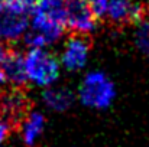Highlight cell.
I'll return each instance as SVG.
<instances>
[{"instance_id": "1", "label": "cell", "mask_w": 149, "mask_h": 147, "mask_svg": "<svg viewBox=\"0 0 149 147\" xmlns=\"http://www.w3.org/2000/svg\"><path fill=\"white\" fill-rule=\"evenodd\" d=\"M32 99L23 87L0 90V118L6 121L12 130H19L22 121L32 111Z\"/></svg>"}, {"instance_id": "2", "label": "cell", "mask_w": 149, "mask_h": 147, "mask_svg": "<svg viewBox=\"0 0 149 147\" xmlns=\"http://www.w3.org/2000/svg\"><path fill=\"white\" fill-rule=\"evenodd\" d=\"M78 97L86 107L101 110L113 102L116 90L113 82L103 72H91L81 82Z\"/></svg>"}, {"instance_id": "3", "label": "cell", "mask_w": 149, "mask_h": 147, "mask_svg": "<svg viewBox=\"0 0 149 147\" xmlns=\"http://www.w3.org/2000/svg\"><path fill=\"white\" fill-rule=\"evenodd\" d=\"M25 66L28 79L39 87H48L59 75V63L54 55L42 48H32L26 58Z\"/></svg>"}, {"instance_id": "4", "label": "cell", "mask_w": 149, "mask_h": 147, "mask_svg": "<svg viewBox=\"0 0 149 147\" xmlns=\"http://www.w3.org/2000/svg\"><path fill=\"white\" fill-rule=\"evenodd\" d=\"M65 23L71 33L90 35L97 26V16L87 0H65Z\"/></svg>"}, {"instance_id": "5", "label": "cell", "mask_w": 149, "mask_h": 147, "mask_svg": "<svg viewBox=\"0 0 149 147\" xmlns=\"http://www.w3.org/2000/svg\"><path fill=\"white\" fill-rule=\"evenodd\" d=\"M146 7L132 0H109L104 14L106 22L111 28H123L129 23H138L146 17Z\"/></svg>"}, {"instance_id": "6", "label": "cell", "mask_w": 149, "mask_h": 147, "mask_svg": "<svg viewBox=\"0 0 149 147\" xmlns=\"http://www.w3.org/2000/svg\"><path fill=\"white\" fill-rule=\"evenodd\" d=\"M91 50V39L90 35H83V33H72L62 52L61 61L62 65L68 71H78L81 69L87 61L88 55Z\"/></svg>"}, {"instance_id": "7", "label": "cell", "mask_w": 149, "mask_h": 147, "mask_svg": "<svg viewBox=\"0 0 149 147\" xmlns=\"http://www.w3.org/2000/svg\"><path fill=\"white\" fill-rule=\"evenodd\" d=\"M29 14L15 12L9 7H1L0 12V39L15 42L20 39L29 28Z\"/></svg>"}, {"instance_id": "8", "label": "cell", "mask_w": 149, "mask_h": 147, "mask_svg": "<svg viewBox=\"0 0 149 147\" xmlns=\"http://www.w3.org/2000/svg\"><path fill=\"white\" fill-rule=\"evenodd\" d=\"M0 69L4 74L6 82H10L12 85L25 87L29 81L25 66V58L16 49H7L3 61L0 62Z\"/></svg>"}, {"instance_id": "9", "label": "cell", "mask_w": 149, "mask_h": 147, "mask_svg": "<svg viewBox=\"0 0 149 147\" xmlns=\"http://www.w3.org/2000/svg\"><path fill=\"white\" fill-rule=\"evenodd\" d=\"M44 127H45V117L41 112L31 111L26 115V118L22 121L20 127H19L23 143L29 144V146L33 144L41 137V134L44 131Z\"/></svg>"}, {"instance_id": "10", "label": "cell", "mask_w": 149, "mask_h": 147, "mask_svg": "<svg viewBox=\"0 0 149 147\" xmlns=\"http://www.w3.org/2000/svg\"><path fill=\"white\" fill-rule=\"evenodd\" d=\"M31 14L65 23V0H36Z\"/></svg>"}, {"instance_id": "11", "label": "cell", "mask_w": 149, "mask_h": 147, "mask_svg": "<svg viewBox=\"0 0 149 147\" xmlns=\"http://www.w3.org/2000/svg\"><path fill=\"white\" fill-rule=\"evenodd\" d=\"M44 101L47 107L54 111H65L74 104V92L70 88H49L44 92Z\"/></svg>"}, {"instance_id": "12", "label": "cell", "mask_w": 149, "mask_h": 147, "mask_svg": "<svg viewBox=\"0 0 149 147\" xmlns=\"http://www.w3.org/2000/svg\"><path fill=\"white\" fill-rule=\"evenodd\" d=\"M135 46L143 55H149V19H142L136 23V30L133 35Z\"/></svg>"}, {"instance_id": "13", "label": "cell", "mask_w": 149, "mask_h": 147, "mask_svg": "<svg viewBox=\"0 0 149 147\" xmlns=\"http://www.w3.org/2000/svg\"><path fill=\"white\" fill-rule=\"evenodd\" d=\"M35 4L36 0H7L6 3H3L4 7H9L15 12H20L25 14H31Z\"/></svg>"}, {"instance_id": "14", "label": "cell", "mask_w": 149, "mask_h": 147, "mask_svg": "<svg viewBox=\"0 0 149 147\" xmlns=\"http://www.w3.org/2000/svg\"><path fill=\"white\" fill-rule=\"evenodd\" d=\"M87 1H88L90 7L93 9L94 14L97 16V19H104L109 0H87Z\"/></svg>"}, {"instance_id": "15", "label": "cell", "mask_w": 149, "mask_h": 147, "mask_svg": "<svg viewBox=\"0 0 149 147\" xmlns=\"http://www.w3.org/2000/svg\"><path fill=\"white\" fill-rule=\"evenodd\" d=\"M10 131H12V127H10L6 121H3V120L0 118V144L9 137Z\"/></svg>"}, {"instance_id": "16", "label": "cell", "mask_w": 149, "mask_h": 147, "mask_svg": "<svg viewBox=\"0 0 149 147\" xmlns=\"http://www.w3.org/2000/svg\"><path fill=\"white\" fill-rule=\"evenodd\" d=\"M6 52H7V48L3 45V42H1V39H0V62L3 61V58H4Z\"/></svg>"}, {"instance_id": "17", "label": "cell", "mask_w": 149, "mask_h": 147, "mask_svg": "<svg viewBox=\"0 0 149 147\" xmlns=\"http://www.w3.org/2000/svg\"><path fill=\"white\" fill-rule=\"evenodd\" d=\"M6 82V78H4V74H3V71L0 69V84H4Z\"/></svg>"}, {"instance_id": "18", "label": "cell", "mask_w": 149, "mask_h": 147, "mask_svg": "<svg viewBox=\"0 0 149 147\" xmlns=\"http://www.w3.org/2000/svg\"><path fill=\"white\" fill-rule=\"evenodd\" d=\"M6 1H7V0H0V3H1V4H3V3H6Z\"/></svg>"}, {"instance_id": "19", "label": "cell", "mask_w": 149, "mask_h": 147, "mask_svg": "<svg viewBox=\"0 0 149 147\" xmlns=\"http://www.w3.org/2000/svg\"><path fill=\"white\" fill-rule=\"evenodd\" d=\"M0 12H1V3H0Z\"/></svg>"}, {"instance_id": "20", "label": "cell", "mask_w": 149, "mask_h": 147, "mask_svg": "<svg viewBox=\"0 0 149 147\" xmlns=\"http://www.w3.org/2000/svg\"><path fill=\"white\" fill-rule=\"evenodd\" d=\"M148 9H149V1H148Z\"/></svg>"}]
</instances>
